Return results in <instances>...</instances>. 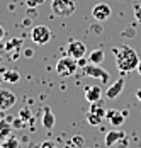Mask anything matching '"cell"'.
<instances>
[{
  "mask_svg": "<svg viewBox=\"0 0 141 148\" xmlns=\"http://www.w3.org/2000/svg\"><path fill=\"white\" fill-rule=\"evenodd\" d=\"M39 148H56V145H55L51 140H46V141H42L41 143V147Z\"/></svg>",
  "mask_w": 141,
  "mask_h": 148,
  "instance_id": "cell-23",
  "label": "cell"
},
{
  "mask_svg": "<svg viewBox=\"0 0 141 148\" xmlns=\"http://www.w3.org/2000/svg\"><path fill=\"white\" fill-rule=\"evenodd\" d=\"M84 75L85 77H92V78H100L102 82H107L109 80V72L100 68V65H95V63H88L84 66Z\"/></svg>",
  "mask_w": 141,
  "mask_h": 148,
  "instance_id": "cell-5",
  "label": "cell"
},
{
  "mask_svg": "<svg viewBox=\"0 0 141 148\" xmlns=\"http://www.w3.org/2000/svg\"><path fill=\"white\" fill-rule=\"evenodd\" d=\"M112 53L116 55V66L121 73H127V72H133L134 68H138L140 56L131 46L126 45L112 48Z\"/></svg>",
  "mask_w": 141,
  "mask_h": 148,
  "instance_id": "cell-1",
  "label": "cell"
},
{
  "mask_svg": "<svg viewBox=\"0 0 141 148\" xmlns=\"http://www.w3.org/2000/svg\"><path fill=\"white\" fill-rule=\"evenodd\" d=\"M51 36H53V32H51V29L48 26H41L39 24V26H34L31 29V39H32L34 45H39V46L48 45L51 41Z\"/></svg>",
  "mask_w": 141,
  "mask_h": 148,
  "instance_id": "cell-3",
  "label": "cell"
},
{
  "mask_svg": "<svg viewBox=\"0 0 141 148\" xmlns=\"http://www.w3.org/2000/svg\"><path fill=\"white\" fill-rule=\"evenodd\" d=\"M2 80L7 82V84H17V82L21 80V73L15 72V70H5V72L2 73Z\"/></svg>",
  "mask_w": 141,
  "mask_h": 148,
  "instance_id": "cell-15",
  "label": "cell"
},
{
  "mask_svg": "<svg viewBox=\"0 0 141 148\" xmlns=\"http://www.w3.org/2000/svg\"><path fill=\"white\" fill-rule=\"evenodd\" d=\"M77 66H78V63H77V60L71 58V56H63V58L58 60L56 63V73L60 77H71V75L77 72Z\"/></svg>",
  "mask_w": 141,
  "mask_h": 148,
  "instance_id": "cell-4",
  "label": "cell"
},
{
  "mask_svg": "<svg viewBox=\"0 0 141 148\" xmlns=\"http://www.w3.org/2000/svg\"><path fill=\"white\" fill-rule=\"evenodd\" d=\"M102 119L104 118H100V116L90 112V111H88V114H87V121H88V124H92V126H99L100 123H102Z\"/></svg>",
  "mask_w": 141,
  "mask_h": 148,
  "instance_id": "cell-19",
  "label": "cell"
},
{
  "mask_svg": "<svg viewBox=\"0 0 141 148\" xmlns=\"http://www.w3.org/2000/svg\"><path fill=\"white\" fill-rule=\"evenodd\" d=\"M123 89H124V78H117L112 85L107 89V92H105L107 99H116V97L123 92Z\"/></svg>",
  "mask_w": 141,
  "mask_h": 148,
  "instance_id": "cell-9",
  "label": "cell"
},
{
  "mask_svg": "<svg viewBox=\"0 0 141 148\" xmlns=\"http://www.w3.org/2000/svg\"><path fill=\"white\" fill-rule=\"evenodd\" d=\"M3 36H5V31H3V27H2V26H0V41L3 39Z\"/></svg>",
  "mask_w": 141,
  "mask_h": 148,
  "instance_id": "cell-26",
  "label": "cell"
},
{
  "mask_svg": "<svg viewBox=\"0 0 141 148\" xmlns=\"http://www.w3.org/2000/svg\"><path fill=\"white\" fill-rule=\"evenodd\" d=\"M55 123H56V119H55V114H53V111H51L49 107H44V116H42V126H44L46 130H53Z\"/></svg>",
  "mask_w": 141,
  "mask_h": 148,
  "instance_id": "cell-13",
  "label": "cell"
},
{
  "mask_svg": "<svg viewBox=\"0 0 141 148\" xmlns=\"http://www.w3.org/2000/svg\"><path fill=\"white\" fill-rule=\"evenodd\" d=\"M2 148H19V141L15 140V138H7V140H3V143H2Z\"/></svg>",
  "mask_w": 141,
  "mask_h": 148,
  "instance_id": "cell-20",
  "label": "cell"
},
{
  "mask_svg": "<svg viewBox=\"0 0 141 148\" xmlns=\"http://www.w3.org/2000/svg\"><path fill=\"white\" fill-rule=\"evenodd\" d=\"M0 63H2V58H0Z\"/></svg>",
  "mask_w": 141,
  "mask_h": 148,
  "instance_id": "cell-31",
  "label": "cell"
},
{
  "mask_svg": "<svg viewBox=\"0 0 141 148\" xmlns=\"http://www.w3.org/2000/svg\"><path fill=\"white\" fill-rule=\"evenodd\" d=\"M136 97H138V101L141 102V89H138V90H136Z\"/></svg>",
  "mask_w": 141,
  "mask_h": 148,
  "instance_id": "cell-27",
  "label": "cell"
},
{
  "mask_svg": "<svg viewBox=\"0 0 141 148\" xmlns=\"http://www.w3.org/2000/svg\"><path fill=\"white\" fill-rule=\"evenodd\" d=\"M124 119H126V116L123 114V111H117V112L114 114L112 118L109 119V121H111V124H112L114 128H119V126H123V123H124Z\"/></svg>",
  "mask_w": 141,
  "mask_h": 148,
  "instance_id": "cell-18",
  "label": "cell"
},
{
  "mask_svg": "<svg viewBox=\"0 0 141 148\" xmlns=\"http://www.w3.org/2000/svg\"><path fill=\"white\" fill-rule=\"evenodd\" d=\"M136 70H138V73L141 75V60H140V63H138V68H136Z\"/></svg>",
  "mask_w": 141,
  "mask_h": 148,
  "instance_id": "cell-29",
  "label": "cell"
},
{
  "mask_svg": "<svg viewBox=\"0 0 141 148\" xmlns=\"http://www.w3.org/2000/svg\"><path fill=\"white\" fill-rule=\"evenodd\" d=\"M112 14V10H111V7L107 5V3H97V5H94V9H92V15H94V19L97 21V22H104V21H107L109 17Z\"/></svg>",
  "mask_w": 141,
  "mask_h": 148,
  "instance_id": "cell-7",
  "label": "cell"
},
{
  "mask_svg": "<svg viewBox=\"0 0 141 148\" xmlns=\"http://www.w3.org/2000/svg\"><path fill=\"white\" fill-rule=\"evenodd\" d=\"M105 111H107V109H105V107L100 104V101L90 104V112L97 114V116H100V118H105Z\"/></svg>",
  "mask_w": 141,
  "mask_h": 148,
  "instance_id": "cell-17",
  "label": "cell"
},
{
  "mask_svg": "<svg viewBox=\"0 0 141 148\" xmlns=\"http://www.w3.org/2000/svg\"><path fill=\"white\" fill-rule=\"evenodd\" d=\"M123 138H124V133H123V131H119V130H111L109 133L105 134V145H107V147H112L116 143L123 141Z\"/></svg>",
  "mask_w": 141,
  "mask_h": 148,
  "instance_id": "cell-11",
  "label": "cell"
},
{
  "mask_svg": "<svg viewBox=\"0 0 141 148\" xmlns=\"http://www.w3.org/2000/svg\"><path fill=\"white\" fill-rule=\"evenodd\" d=\"M134 15H136V19L141 22V5H134Z\"/></svg>",
  "mask_w": 141,
  "mask_h": 148,
  "instance_id": "cell-24",
  "label": "cell"
},
{
  "mask_svg": "<svg viewBox=\"0 0 141 148\" xmlns=\"http://www.w3.org/2000/svg\"><path fill=\"white\" fill-rule=\"evenodd\" d=\"M0 80H2V72H0Z\"/></svg>",
  "mask_w": 141,
  "mask_h": 148,
  "instance_id": "cell-30",
  "label": "cell"
},
{
  "mask_svg": "<svg viewBox=\"0 0 141 148\" xmlns=\"http://www.w3.org/2000/svg\"><path fill=\"white\" fill-rule=\"evenodd\" d=\"M12 124H10V121L9 119H0V141H3V140H7L10 133H12Z\"/></svg>",
  "mask_w": 141,
  "mask_h": 148,
  "instance_id": "cell-12",
  "label": "cell"
},
{
  "mask_svg": "<svg viewBox=\"0 0 141 148\" xmlns=\"http://www.w3.org/2000/svg\"><path fill=\"white\" fill-rule=\"evenodd\" d=\"M44 0H27V5L29 7H34V5H38V3H42Z\"/></svg>",
  "mask_w": 141,
  "mask_h": 148,
  "instance_id": "cell-25",
  "label": "cell"
},
{
  "mask_svg": "<svg viewBox=\"0 0 141 148\" xmlns=\"http://www.w3.org/2000/svg\"><path fill=\"white\" fill-rule=\"evenodd\" d=\"M24 55H26V56H32V49H26Z\"/></svg>",
  "mask_w": 141,
  "mask_h": 148,
  "instance_id": "cell-28",
  "label": "cell"
},
{
  "mask_svg": "<svg viewBox=\"0 0 141 148\" xmlns=\"http://www.w3.org/2000/svg\"><path fill=\"white\" fill-rule=\"evenodd\" d=\"M22 48V39L21 38H12V39H9L5 46H3V49L7 51V53H12V51H19Z\"/></svg>",
  "mask_w": 141,
  "mask_h": 148,
  "instance_id": "cell-14",
  "label": "cell"
},
{
  "mask_svg": "<svg viewBox=\"0 0 141 148\" xmlns=\"http://www.w3.org/2000/svg\"><path fill=\"white\" fill-rule=\"evenodd\" d=\"M15 102H17V97H15L14 92H10L7 89H0V111L10 109Z\"/></svg>",
  "mask_w": 141,
  "mask_h": 148,
  "instance_id": "cell-8",
  "label": "cell"
},
{
  "mask_svg": "<svg viewBox=\"0 0 141 148\" xmlns=\"http://www.w3.org/2000/svg\"><path fill=\"white\" fill-rule=\"evenodd\" d=\"M66 53H68V56H71V58L80 60V58H84L85 53H87V46L82 41H70L68 46H66Z\"/></svg>",
  "mask_w": 141,
  "mask_h": 148,
  "instance_id": "cell-6",
  "label": "cell"
},
{
  "mask_svg": "<svg viewBox=\"0 0 141 148\" xmlns=\"http://www.w3.org/2000/svg\"><path fill=\"white\" fill-rule=\"evenodd\" d=\"M12 126H14L15 130H22V128L26 126V121H24V119H22L21 116H19V118L12 119Z\"/></svg>",
  "mask_w": 141,
  "mask_h": 148,
  "instance_id": "cell-21",
  "label": "cell"
},
{
  "mask_svg": "<svg viewBox=\"0 0 141 148\" xmlns=\"http://www.w3.org/2000/svg\"><path fill=\"white\" fill-rule=\"evenodd\" d=\"M104 56H105V53H104L102 49H94V51L90 53V56H88V63L100 65V63L104 61Z\"/></svg>",
  "mask_w": 141,
  "mask_h": 148,
  "instance_id": "cell-16",
  "label": "cell"
},
{
  "mask_svg": "<svg viewBox=\"0 0 141 148\" xmlns=\"http://www.w3.org/2000/svg\"><path fill=\"white\" fill-rule=\"evenodd\" d=\"M19 116L24 119V121H31V112H29V109H22V111L19 112Z\"/></svg>",
  "mask_w": 141,
  "mask_h": 148,
  "instance_id": "cell-22",
  "label": "cell"
},
{
  "mask_svg": "<svg viewBox=\"0 0 141 148\" xmlns=\"http://www.w3.org/2000/svg\"><path fill=\"white\" fill-rule=\"evenodd\" d=\"M75 0H53L51 2V10L58 17H70L75 12Z\"/></svg>",
  "mask_w": 141,
  "mask_h": 148,
  "instance_id": "cell-2",
  "label": "cell"
},
{
  "mask_svg": "<svg viewBox=\"0 0 141 148\" xmlns=\"http://www.w3.org/2000/svg\"><path fill=\"white\" fill-rule=\"evenodd\" d=\"M100 97H102V89L100 87H85V99L88 101V102H97L100 101Z\"/></svg>",
  "mask_w": 141,
  "mask_h": 148,
  "instance_id": "cell-10",
  "label": "cell"
}]
</instances>
